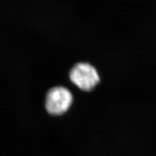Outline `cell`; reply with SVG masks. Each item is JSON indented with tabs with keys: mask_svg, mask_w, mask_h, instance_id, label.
Masks as SVG:
<instances>
[{
	"mask_svg": "<svg viewBox=\"0 0 156 156\" xmlns=\"http://www.w3.org/2000/svg\"><path fill=\"white\" fill-rule=\"evenodd\" d=\"M71 81L79 89L89 91L100 81V76L96 68L87 62L77 63L70 72Z\"/></svg>",
	"mask_w": 156,
	"mask_h": 156,
	"instance_id": "obj_1",
	"label": "cell"
},
{
	"mask_svg": "<svg viewBox=\"0 0 156 156\" xmlns=\"http://www.w3.org/2000/svg\"><path fill=\"white\" fill-rule=\"evenodd\" d=\"M73 101L70 91L65 87H55L48 91L46 100V108L49 113L61 115L68 110Z\"/></svg>",
	"mask_w": 156,
	"mask_h": 156,
	"instance_id": "obj_2",
	"label": "cell"
}]
</instances>
